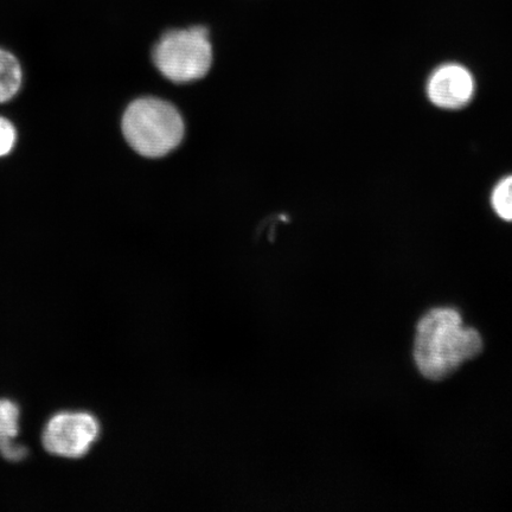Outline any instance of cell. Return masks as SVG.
Wrapping results in <instances>:
<instances>
[{"mask_svg": "<svg viewBox=\"0 0 512 512\" xmlns=\"http://www.w3.org/2000/svg\"><path fill=\"white\" fill-rule=\"evenodd\" d=\"M483 349L482 337L453 309L428 312L416 330L414 358L420 373L440 380Z\"/></svg>", "mask_w": 512, "mask_h": 512, "instance_id": "6da1fadb", "label": "cell"}, {"mask_svg": "<svg viewBox=\"0 0 512 512\" xmlns=\"http://www.w3.org/2000/svg\"><path fill=\"white\" fill-rule=\"evenodd\" d=\"M18 432V406L10 400H0V454L10 462H19L28 454L27 448L14 441Z\"/></svg>", "mask_w": 512, "mask_h": 512, "instance_id": "8992f818", "label": "cell"}, {"mask_svg": "<svg viewBox=\"0 0 512 512\" xmlns=\"http://www.w3.org/2000/svg\"><path fill=\"white\" fill-rule=\"evenodd\" d=\"M427 92L435 106L457 110L471 101L475 93V80L465 67L445 64L431 76Z\"/></svg>", "mask_w": 512, "mask_h": 512, "instance_id": "5b68a950", "label": "cell"}, {"mask_svg": "<svg viewBox=\"0 0 512 512\" xmlns=\"http://www.w3.org/2000/svg\"><path fill=\"white\" fill-rule=\"evenodd\" d=\"M492 206L501 219L512 221V176L497 185L492 194Z\"/></svg>", "mask_w": 512, "mask_h": 512, "instance_id": "ba28073f", "label": "cell"}, {"mask_svg": "<svg viewBox=\"0 0 512 512\" xmlns=\"http://www.w3.org/2000/svg\"><path fill=\"white\" fill-rule=\"evenodd\" d=\"M152 60L166 79L188 83L206 76L213 64L210 29L204 24L163 32L152 50Z\"/></svg>", "mask_w": 512, "mask_h": 512, "instance_id": "3957f363", "label": "cell"}, {"mask_svg": "<svg viewBox=\"0 0 512 512\" xmlns=\"http://www.w3.org/2000/svg\"><path fill=\"white\" fill-rule=\"evenodd\" d=\"M101 427L94 415L63 412L51 418L44 428L42 443L46 451L63 458H81L91 451L100 437Z\"/></svg>", "mask_w": 512, "mask_h": 512, "instance_id": "277c9868", "label": "cell"}, {"mask_svg": "<svg viewBox=\"0 0 512 512\" xmlns=\"http://www.w3.org/2000/svg\"><path fill=\"white\" fill-rule=\"evenodd\" d=\"M16 143V130L9 120L0 117V157L9 155Z\"/></svg>", "mask_w": 512, "mask_h": 512, "instance_id": "9c48e42d", "label": "cell"}, {"mask_svg": "<svg viewBox=\"0 0 512 512\" xmlns=\"http://www.w3.org/2000/svg\"><path fill=\"white\" fill-rule=\"evenodd\" d=\"M121 128L128 145L146 158L168 155L182 143L185 132L177 108L157 98L133 101L126 108Z\"/></svg>", "mask_w": 512, "mask_h": 512, "instance_id": "7a4b0ae2", "label": "cell"}, {"mask_svg": "<svg viewBox=\"0 0 512 512\" xmlns=\"http://www.w3.org/2000/svg\"><path fill=\"white\" fill-rule=\"evenodd\" d=\"M21 85V64L9 51L0 49V104L14 98Z\"/></svg>", "mask_w": 512, "mask_h": 512, "instance_id": "52a82bcc", "label": "cell"}]
</instances>
